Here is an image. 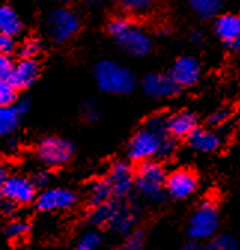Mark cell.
<instances>
[{"label": "cell", "instance_id": "cell-13", "mask_svg": "<svg viewBox=\"0 0 240 250\" xmlns=\"http://www.w3.org/2000/svg\"><path fill=\"white\" fill-rule=\"evenodd\" d=\"M36 189L38 188L35 186L32 179H27L24 176H9L3 183L0 192L5 198L20 206L33 203L36 198Z\"/></svg>", "mask_w": 240, "mask_h": 250}, {"label": "cell", "instance_id": "cell-23", "mask_svg": "<svg viewBox=\"0 0 240 250\" xmlns=\"http://www.w3.org/2000/svg\"><path fill=\"white\" fill-rule=\"evenodd\" d=\"M118 3L127 14L145 15L154 9L157 0H118Z\"/></svg>", "mask_w": 240, "mask_h": 250}, {"label": "cell", "instance_id": "cell-43", "mask_svg": "<svg viewBox=\"0 0 240 250\" xmlns=\"http://www.w3.org/2000/svg\"><path fill=\"white\" fill-rule=\"evenodd\" d=\"M0 232H2V227H0Z\"/></svg>", "mask_w": 240, "mask_h": 250}, {"label": "cell", "instance_id": "cell-9", "mask_svg": "<svg viewBox=\"0 0 240 250\" xmlns=\"http://www.w3.org/2000/svg\"><path fill=\"white\" fill-rule=\"evenodd\" d=\"M166 194L173 200H187L198 189V177L188 168H179L167 174Z\"/></svg>", "mask_w": 240, "mask_h": 250}, {"label": "cell", "instance_id": "cell-27", "mask_svg": "<svg viewBox=\"0 0 240 250\" xmlns=\"http://www.w3.org/2000/svg\"><path fill=\"white\" fill-rule=\"evenodd\" d=\"M42 52V42L36 38H30L21 43L18 48V55L21 58H36Z\"/></svg>", "mask_w": 240, "mask_h": 250}, {"label": "cell", "instance_id": "cell-2", "mask_svg": "<svg viewBox=\"0 0 240 250\" xmlns=\"http://www.w3.org/2000/svg\"><path fill=\"white\" fill-rule=\"evenodd\" d=\"M108 33L126 54L131 57H146L153 51V38L148 31L127 17H115L108 22Z\"/></svg>", "mask_w": 240, "mask_h": 250}, {"label": "cell", "instance_id": "cell-7", "mask_svg": "<svg viewBox=\"0 0 240 250\" xmlns=\"http://www.w3.org/2000/svg\"><path fill=\"white\" fill-rule=\"evenodd\" d=\"M73 152H75V147L69 140L63 137H57V136L44 137L38 143V147H36L38 160L51 168L67 164L72 160Z\"/></svg>", "mask_w": 240, "mask_h": 250}, {"label": "cell", "instance_id": "cell-15", "mask_svg": "<svg viewBox=\"0 0 240 250\" xmlns=\"http://www.w3.org/2000/svg\"><path fill=\"white\" fill-rule=\"evenodd\" d=\"M108 180L112 186L113 197L124 198L134 188V168L129 161H116L110 166Z\"/></svg>", "mask_w": 240, "mask_h": 250}, {"label": "cell", "instance_id": "cell-11", "mask_svg": "<svg viewBox=\"0 0 240 250\" xmlns=\"http://www.w3.org/2000/svg\"><path fill=\"white\" fill-rule=\"evenodd\" d=\"M214 33L230 51L240 52V15H218L214 22Z\"/></svg>", "mask_w": 240, "mask_h": 250}, {"label": "cell", "instance_id": "cell-42", "mask_svg": "<svg viewBox=\"0 0 240 250\" xmlns=\"http://www.w3.org/2000/svg\"><path fill=\"white\" fill-rule=\"evenodd\" d=\"M57 2L65 3V5H69V3H75V2H78V0H57Z\"/></svg>", "mask_w": 240, "mask_h": 250}, {"label": "cell", "instance_id": "cell-10", "mask_svg": "<svg viewBox=\"0 0 240 250\" xmlns=\"http://www.w3.org/2000/svg\"><path fill=\"white\" fill-rule=\"evenodd\" d=\"M201 64L200 61L191 55H182L175 60L169 75L179 85V88H191L201 78Z\"/></svg>", "mask_w": 240, "mask_h": 250}, {"label": "cell", "instance_id": "cell-41", "mask_svg": "<svg viewBox=\"0 0 240 250\" xmlns=\"http://www.w3.org/2000/svg\"><path fill=\"white\" fill-rule=\"evenodd\" d=\"M169 35H170V28H169V27H161V28H158V36L166 38V36H169Z\"/></svg>", "mask_w": 240, "mask_h": 250}, {"label": "cell", "instance_id": "cell-4", "mask_svg": "<svg viewBox=\"0 0 240 250\" xmlns=\"http://www.w3.org/2000/svg\"><path fill=\"white\" fill-rule=\"evenodd\" d=\"M166 177L167 173L157 160H148L134 168V188L149 203H161L167 195Z\"/></svg>", "mask_w": 240, "mask_h": 250}, {"label": "cell", "instance_id": "cell-33", "mask_svg": "<svg viewBox=\"0 0 240 250\" xmlns=\"http://www.w3.org/2000/svg\"><path fill=\"white\" fill-rule=\"evenodd\" d=\"M82 112H84V118L87 121H96L100 116V107L94 100L87 102L82 107Z\"/></svg>", "mask_w": 240, "mask_h": 250}, {"label": "cell", "instance_id": "cell-30", "mask_svg": "<svg viewBox=\"0 0 240 250\" xmlns=\"http://www.w3.org/2000/svg\"><path fill=\"white\" fill-rule=\"evenodd\" d=\"M231 118V109L228 107H218L217 110H214L211 115L207 118V122L211 127H215V128H219L225 122H228Z\"/></svg>", "mask_w": 240, "mask_h": 250}, {"label": "cell", "instance_id": "cell-25", "mask_svg": "<svg viewBox=\"0 0 240 250\" xmlns=\"http://www.w3.org/2000/svg\"><path fill=\"white\" fill-rule=\"evenodd\" d=\"M207 249H211V250H236V249H239V243L230 234H219V235H214L207 241Z\"/></svg>", "mask_w": 240, "mask_h": 250}, {"label": "cell", "instance_id": "cell-20", "mask_svg": "<svg viewBox=\"0 0 240 250\" xmlns=\"http://www.w3.org/2000/svg\"><path fill=\"white\" fill-rule=\"evenodd\" d=\"M113 197V191H112V186L108 180V177L105 179H99L96 182L91 183L88 189V204L89 207H97L100 204H105L108 201H110Z\"/></svg>", "mask_w": 240, "mask_h": 250}, {"label": "cell", "instance_id": "cell-3", "mask_svg": "<svg viewBox=\"0 0 240 250\" xmlns=\"http://www.w3.org/2000/svg\"><path fill=\"white\" fill-rule=\"evenodd\" d=\"M88 221L94 227L109 228L121 235H127L134 229L137 222V213L133 207L118 203L108 201L97 207H93L88 216Z\"/></svg>", "mask_w": 240, "mask_h": 250}, {"label": "cell", "instance_id": "cell-8", "mask_svg": "<svg viewBox=\"0 0 240 250\" xmlns=\"http://www.w3.org/2000/svg\"><path fill=\"white\" fill-rule=\"evenodd\" d=\"M46 24L51 39L57 43H65L75 38V35L79 31L81 20L75 11L62 6L49 12Z\"/></svg>", "mask_w": 240, "mask_h": 250}, {"label": "cell", "instance_id": "cell-38", "mask_svg": "<svg viewBox=\"0 0 240 250\" xmlns=\"http://www.w3.org/2000/svg\"><path fill=\"white\" fill-rule=\"evenodd\" d=\"M9 177V174H8V168L5 167V164L3 163H0V189H2V186H3V183L6 182V179Z\"/></svg>", "mask_w": 240, "mask_h": 250}, {"label": "cell", "instance_id": "cell-6", "mask_svg": "<svg viewBox=\"0 0 240 250\" xmlns=\"http://www.w3.org/2000/svg\"><path fill=\"white\" fill-rule=\"evenodd\" d=\"M219 227V211L212 200L201 201L193 211L188 225L187 235L196 241H209L217 235Z\"/></svg>", "mask_w": 240, "mask_h": 250}, {"label": "cell", "instance_id": "cell-39", "mask_svg": "<svg viewBox=\"0 0 240 250\" xmlns=\"http://www.w3.org/2000/svg\"><path fill=\"white\" fill-rule=\"evenodd\" d=\"M182 249H185V250H197V249H200V241H196V240H191V238H188V241L182 246Z\"/></svg>", "mask_w": 240, "mask_h": 250}, {"label": "cell", "instance_id": "cell-18", "mask_svg": "<svg viewBox=\"0 0 240 250\" xmlns=\"http://www.w3.org/2000/svg\"><path fill=\"white\" fill-rule=\"evenodd\" d=\"M198 127V118L191 110H179L167 115V131L175 139H188Z\"/></svg>", "mask_w": 240, "mask_h": 250}, {"label": "cell", "instance_id": "cell-37", "mask_svg": "<svg viewBox=\"0 0 240 250\" xmlns=\"http://www.w3.org/2000/svg\"><path fill=\"white\" fill-rule=\"evenodd\" d=\"M15 106L21 112V115H25L28 112V109H30V102L27 99H21V100H17L15 102Z\"/></svg>", "mask_w": 240, "mask_h": 250}, {"label": "cell", "instance_id": "cell-24", "mask_svg": "<svg viewBox=\"0 0 240 250\" xmlns=\"http://www.w3.org/2000/svg\"><path fill=\"white\" fill-rule=\"evenodd\" d=\"M102 244H103L102 234L96 229H88L76 241V249L78 250H97Z\"/></svg>", "mask_w": 240, "mask_h": 250}, {"label": "cell", "instance_id": "cell-34", "mask_svg": "<svg viewBox=\"0 0 240 250\" xmlns=\"http://www.w3.org/2000/svg\"><path fill=\"white\" fill-rule=\"evenodd\" d=\"M51 180V174L46 170H38L32 176V182L35 183L36 188H45Z\"/></svg>", "mask_w": 240, "mask_h": 250}, {"label": "cell", "instance_id": "cell-28", "mask_svg": "<svg viewBox=\"0 0 240 250\" xmlns=\"http://www.w3.org/2000/svg\"><path fill=\"white\" fill-rule=\"evenodd\" d=\"M30 231V225L25 221H21V219H17V221H12L8 227H6V235L11 240H21L24 238Z\"/></svg>", "mask_w": 240, "mask_h": 250}, {"label": "cell", "instance_id": "cell-19", "mask_svg": "<svg viewBox=\"0 0 240 250\" xmlns=\"http://www.w3.org/2000/svg\"><path fill=\"white\" fill-rule=\"evenodd\" d=\"M21 118L22 115L15 104L0 107V137L12 136L20 127Z\"/></svg>", "mask_w": 240, "mask_h": 250}, {"label": "cell", "instance_id": "cell-35", "mask_svg": "<svg viewBox=\"0 0 240 250\" xmlns=\"http://www.w3.org/2000/svg\"><path fill=\"white\" fill-rule=\"evenodd\" d=\"M17 206H18L17 203L11 201L8 198H5V201H0V210H2V213L6 214V216L14 214L17 211Z\"/></svg>", "mask_w": 240, "mask_h": 250}, {"label": "cell", "instance_id": "cell-32", "mask_svg": "<svg viewBox=\"0 0 240 250\" xmlns=\"http://www.w3.org/2000/svg\"><path fill=\"white\" fill-rule=\"evenodd\" d=\"M14 62L9 55L0 54V79H9L12 70H14Z\"/></svg>", "mask_w": 240, "mask_h": 250}, {"label": "cell", "instance_id": "cell-31", "mask_svg": "<svg viewBox=\"0 0 240 250\" xmlns=\"http://www.w3.org/2000/svg\"><path fill=\"white\" fill-rule=\"evenodd\" d=\"M17 51V43L14 41V36L0 33V54L11 55Z\"/></svg>", "mask_w": 240, "mask_h": 250}, {"label": "cell", "instance_id": "cell-1", "mask_svg": "<svg viewBox=\"0 0 240 250\" xmlns=\"http://www.w3.org/2000/svg\"><path fill=\"white\" fill-rule=\"evenodd\" d=\"M175 140L167 131V115H153L130 139L127 156L136 164L148 160L169 158L176 149Z\"/></svg>", "mask_w": 240, "mask_h": 250}, {"label": "cell", "instance_id": "cell-17", "mask_svg": "<svg viewBox=\"0 0 240 250\" xmlns=\"http://www.w3.org/2000/svg\"><path fill=\"white\" fill-rule=\"evenodd\" d=\"M39 73H41V66L36 58H21L14 66L9 81L17 89H25L36 82Z\"/></svg>", "mask_w": 240, "mask_h": 250}, {"label": "cell", "instance_id": "cell-36", "mask_svg": "<svg viewBox=\"0 0 240 250\" xmlns=\"http://www.w3.org/2000/svg\"><path fill=\"white\" fill-rule=\"evenodd\" d=\"M190 42L193 45H200L203 42V31L201 30H193L190 33Z\"/></svg>", "mask_w": 240, "mask_h": 250}, {"label": "cell", "instance_id": "cell-12", "mask_svg": "<svg viewBox=\"0 0 240 250\" xmlns=\"http://www.w3.org/2000/svg\"><path fill=\"white\" fill-rule=\"evenodd\" d=\"M76 201V194L67 188H51L41 192L36 198V207L41 211H62L72 208Z\"/></svg>", "mask_w": 240, "mask_h": 250}, {"label": "cell", "instance_id": "cell-29", "mask_svg": "<svg viewBox=\"0 0 240 250\" xmlns=\"http://www.w3.org/2000/svg\"><path fill=\"white\" fill-rule=\"evenodd\" d=\"M143 229H133L130 234H127L124 249L126 250H142L146 244V237H145Z\"/></svg>", "mask_w": 240, "mask_h": 250}, {"label": "cell", "instance_id": "cell-5", "mask_svg": "<svg viewBox=\"0 0 240 250\" xmlns=\"http://www.w3.org/2000/svg\"><path fill=\"white\" fill-rule=\"evenodd\" d=\"M94 79L100 91L106 94H129L136 86L134 73L119 62L103 60L94 67Z\"/></svg>", "mask_w": 240, "mask_h": 250}, {"label": "cell", "instance_id": "cell-21", "mask_svg": "<svg viewBox=\"0 0 240 250\" xmlns=\"http://www.w3.org/2000/svg\"><path fill=\"white\" fill-rule=\"evenodd\" d=\"M22 30V21L17 11L8 5L0 6V33L17 36Z\"/></svg>", "mask_w": 240, "mask_h": 250}, {"label": "cell", "instance_id": "cell-26", "mask_svg": "<svg viewBox=\"0 0 240 250\" xmlns=\"http://www.w3.org/2000/svg\"><path fill=\"white\" fill-rule=\"evenodd\" d=\"M18 89L11 83L9 79H0V107L15 104Z\"/></svg>", "mask_w": 240, "mask_h": 250}, {"label": "cell", "instance_id": "cell-16", "mask_svg": "<svg viewBox=\"0 0 240 250\" xmlns=\"http://www.w3.org/2000/svg\"><path fill=\"white\" fill-rule=\"evenodd\" d=\"M188 145L193 150L200 153H214L221 149L224 143V137L215 127H197L188 136Z\"/></svg>", "mask_w": 240, "mask_h": 250}, {"label": "cell", "instance_id": "cell-40", "mask_svg": "<svg viewBox=\"0 0 240 250\" xmlns=\"http://www.w3.org/2000/svg\"><path fill=\"white\" fill-rule=\"evenodd\" d=\"M100 5H102V0H87V6L93 8V9L99 8Z\"/></svg>", "mask_w": 240, "mask_h": 250}, {"label": "cell", "instance_id": "cell-22", "mask_svg": "<svg viewBox=\"0 0 240 250\" xmlns=\"http://www.w3.org/2000/svg\"><path fill=\"white\" fill-rule=\"evenodd\" d=\"M191 11L201 20L217 18L224 6V0H188Z\"/></svg>", "mask_w": 240, "mask_h": 250}, {"label": "cell", "instance_id": "cell-14", "mask_svg": "<svg viewBox=\"0 0 240 250\" xmlns=\"http://www.w3.org/2000/svg\"><path fill=\"white\" fill-rule=\"evenodd\" d=\"M142 89L148 97L163 100L176 97L181 88L173 81L170 75L164 73H149L142 79Z\"/></svg>", "mask_w": 240, "mask_h": 250}]
</instances>
